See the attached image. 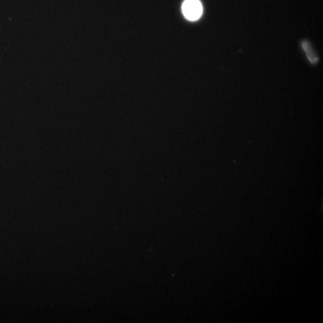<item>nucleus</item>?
<instances>
[{"label": "nucleus", "instance_id": "obj_1", "mask_svg": "<svg viewBox=\"0 0 323 323\" xmlns=\"http://www.w3.org/2000/svg\"><path fill=\"white\" fill-rule=\"evenodd\" d=\"M185 17L191 21H197L202 14L203 8L199 0H185L182 5Z\"/></svg>", "mask_w": 323, "mask_h": 323}, {"label": "nucleus", "instance_id": "obj_2", "mask_svg": "<svg viewBox=\"0 0 323 323\" xmlns=\"http://www.w3.org/2000/svg\"><path fill=\"white\" fill-rule=\"evenodd\" d=\"M302 46L309 61L312 63L317 62L318 61L317 56L316 55L314 50L312 49L311 45L308 42H304L302 43Z\"/></svg>", "mask_w": 323, "mask_h": 323}]
</instances>
